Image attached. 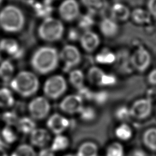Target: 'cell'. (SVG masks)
Masks as SVG:
<instances>
[{
  "label": "cell",
  "instance_id": "cell-1",
  "mask_svg": "<svg viewBox=\"0 0 156 156\" xmlns=\"http://www.w3.org/2000/svg\"><path fill=\"white\" fill-rule=\"evenodd\" d=\"M60 55L52 46H43L37 48L30 57V65L35 73L45 75L53 72L58 66Z\"/></svg>",
  "mask_w": 156,
  "mask_h": 156
},
{
  "label": "cell",
  "instance_id": "cell-2",
  "mask_svg": "<svg viewBox=\"0 0 156 156\" xmlns=\"http://www.w3.org/2000/svg\"><path fill=\"white\" fill-rule=\"evenodd\" d=\"M9 83L10 89L23 98L34 96L40 87V81L37 74L27 70L21 71L16 74Z\"/></svg>",
  "mask_w": 156,
  "mask_h": 156
},
{
  "label": "cell",
  "instance_id": "cell-3",
  "mask_svg": "<svg viewBox=\"0 0 156 156\" xmlns=\"http://www.w3.org/2000/svg\"><path fill=\"white\" fill-rule=\"evenodd\" d=\"M24 23V15L18 7L8 5L0 11V27L5 32H18L22 30Z\"/></svg>",
  "mask_w": 156,
  "mask_h": 156
},
{
  "label": "cell",
  "instance_id": "cell-4",
  "mask_svg": "<svg viewBox=\"0 0 156 156\" xmlns=\"http://www.w3.org/2000/svg\"><path fill=\"white\" fill-rule=\"evenodd\" d=\"M63 23L55 18L47 17L44 19L38 28V35L46 42H55L60 40L64 34Z\"/></svg>",
  "mask_w": 156,
  "mask_h": 156
},
{
  "label": "cell",
  "instance_id": "cell-5",
  "mask_svg": "<svg viewBox=\"0 0 156 156\" xmlns=\"http://www.w3.org/2000/svg\"><path fill=\"white\" fill-rule=\"evenodd\" d=\"M67 88L66 79L62 75L55 74L45 80L43 86V92L48 99L56 100L65 93Z\"/></svg>",
  "mask_w": 156,
  "mask_h": 156
},
{
  "label": "cell",
  "instance_id": "cell-6",
  "mask_svg": "<svg viewBox=\"0 0 156 156\" xmlns=\"http://www.w3.org/2000/svg\"><path fill=\"white\" fill-rule=\"evenodd\" d=\"M51 108L49 99L44 96H38L34 98L27 105L30 116L35 121L45 119L49 115Z\"/></svg>",
  "mask_w": 156,
  "mask_h": 156
},
{
  "label": "cell",
  "instance_id": "cell-7",
  "mask_svg": "<svg viewBox=\"0 0 156 156\" xmlns=\"http://www.w3.org/2000/svg\"><path fill=\"white\" fill-rule=\"evenodd\" d=\"M87 77L91 84L98 87L113 86L117 82L116 77L113 74L107 73L97 66H91L88 69Z\"/></svg>",
  "mask_w": 156,
  "mask_h": 156
},
{
  "label": "cell",
  "instance_id": "cell-8",
  "mask_svg": "<svg viewBox=\"0 0 156 156\" xmlns=\"http://www.w3.org/2000/svg\"><path fill=\"white\" fill-rule=\"evenodd\" d=\"M60 60L63 63L66 71L74 69L82 60V55L79 49L74 45L66 44L59 52Z\"/></svg>",
  "mask_w": 156,
  "mask_h": 156
},
{
  "label": "cell",
  "instance_id": "cell-9",
  "mask_svg": "<svg viewBox=\"0 0 156 156\" xmlns=\"http://www.w3.org/2000/svg\"><path fill=\"white\" fill-rule=\"evenodd\" d=\"M151 55L143 46L137 47L130 54V63L133 69L140 73L146 71L151 64Z\"/></svg>",
  "mask_w": 156,
  "mask_h": 156
},
{
  "label": "cell",
  "instance_id": "cell-10",
  "mask_svg": "<svg viewBox=\"0 0 156 156\" xmlns=\"http://www.w3.org/2000/svg\"><path fill=\"white\" fill-rule=\"evenodd\" d=\"M130 108L131 117L142 120L147 118L152 110V102L147 98H141L135 101Z\"/></svg>",
  "mask_w": 156,
  "mask_h": 156
},
{
  "label": "cell",
  "instance_id": "cell-11",
  "mask_svg": "<svg viewBox=\"0 0 156 156\" xmlns=\"http://www.w3.org/2000/svg\"><path fill=\"white\" fill-rule=\"evenodd\" d=\"M83 106V100L77 94L67 95L59 103L60 110L68 115L79 114Z\"/></svg>",
  "mask_w": 156,
  "mask_h": 156
},
{
  "label": "cell",
  "instance_id": "cell-12",
  "mask_svg": "<svg viewBox=\"0 0 156 156\" xmlns=\"http://www.w3.org/2000/svg\"><path fill=\"white\" fill-rule=\"evenodd\" d=\"M69 120L64 115L55 113L50 115L46 121L48 129L55 135L63 134L69 127Z\"/></svg>",
  "mask_w": 156,
  "mask_h": 156
},
{
  "label": "cell",
  "instance_id": "cell-13",
  "mask_svg": "<svg viewBox=\"0 0 156 156\" xmlns=\"http://www.w3.org/2000/svg\"><path fill=\"white\" fill-rule=\"evenodd\" d=\"M79 5L76 0H63L59 5V15L65 21L74 20L79 17Z\"/></svg>",
  "mask_w": 156,
  "mask_h": 156
},
{
  "label": "cell",
  "instance_id": "cell-14",
  "mask_svg": "<svg viewBox=\"0 0 156 156\" xmlns=\"http://www.w3.org/2000/svg\"><path fill=\"white\" fill-rule=\"evenodd\" d=\"M79 41L82 48L88 53L95 51L101 43L98 35L91 30L84 31L80 35Z\"/></svg>",
  "mask_w": 156,
  "mask_h": 156
},
{
  "label": "cell",
  "instance_id": "cell-15",
  "mask_svg": "<svg viewBox=\"0 0 156 156\" xmlns=\"http://www.w3.org/2000/svg\"><path fill=\"white\" fill-rule=\"evenodd\" d=\"M0 50L13 58H19L23 55V50L19 43L13 38H5L0 40Z\"/></svg>",
  "mask_w": 156,
  "mask_h": 156
},
{
  "label": "cell",
  "instance_id": "cell-16",
  "mask_svg": "<svg viewBox=\"0 0 156 156\" xmlns=\"http://www.w3.org/2000/svg\"><path fill=\"white\" fill-rule=\"evenodd\" d=\"M29 140L32 146L43 148L51 141V136L48 129L37 127L30 134Z\"/></svg>",
  "mask_w": 156,
  "mask_h": 156
},
{
  "label": "cell",
  "instance_id": "cell-17",
  "mask_svg": "<svg viewBox=\"0 0 156 156\" xmlns=\"http://www.w3.org/2000/svg\"><path fill=\"white\" fill-rule=\"evenodd\" d=\"M99 29L101 34L105 37L112 38L116 35L119 31L117 21L110 18H104L99 24Z\"/></svg>",
  "mask_w": 156,
  "mask_h": 156
},
{
  "label": "cell",
  "instance_id": "cell-18",
  "mask_svg": "<svg viewBox=\"0 0 156 156\" xmlns=\"http://www.w3.org/2000/svg\"><path fill=\"white\" fill-rule=\"evenodd\" d=\"M131 12L127 6L122 3L114 4L110 9L111 18L116 21H126L130 17Z\"/></svg>",
  "mask_w": 156,
  "mask_h": 156
},
{
  "label": "cell",
  "instance_id": "cell-19",
  "mask_svg": "<svg viewBox=\"0 0 156 156\" xmlns=\"http://www.w3.org/2000/svg\"><path fill=\"white\" fill-rule=\"evenodd\" d=\"M15 68L13 62L5 59L0 62V79L5 83H10L15 76Z\"/></svg>",
  "mask_w": 156,
  "mask_h": 156
},
{
  "label": "cell",
  "instance_id": "cell-20",
  "mask_svg": "<svg viewBox=\"0 0 156 156\" xmlns=\"http://www.w3.org/2000/svg\"><path fill=\"white\" fill-rule=\"evenodd\" d=\"M19 133L16 126L5 125L1 131L0 136L5 144H11L17 141Z\"/></svg>",
  "mask_w": 156,
  "mask_h": 156
},
{
  "label": "cell",
  "instance_id": "cell-21",
  "mask_svg": "<svg viewBox=\"0 0 156 156\" xmlns=\"http://www.w3.org/2000/svg\"><path fill=\"white\" fill-rule=\"evenodd\" d=\"M116 60V54L113 51L107 48L100 50L95 56V60L99 65H112L115 63Z\"/></svg>",
  "mask_w": 156,
  "mask_h": 156
},
{
  "label": "cell",
  "instance_id": "cell-22",
  "mask_svg": "<svg viewBox=\"0 0 156 156\" xmlns=\"http://www.w3.org/2000/svg\"><path fill=\"white\" fill-rule=\"evenodd\" d=\"M81 2L91 14L104 12L108 5L107 0H81Z\"/></svg>",
  "mask_w": 156,
  "mask_h": 156
},
{
  "label": "cell",
  "instance_id": "cell-23",
  "mask_svg": "<svg viewBox=\"0 0 156 156\" xmlns=\"http://www.w3.org/2000/svg\"><path fill=\"white\" fill-rule=\"evenodd\" d=\"M16 126L20 133L26 135H30L37 128L35 120L30 116L20 117Z\"/></svg>",
  "mask_w": 156,
  "mask_h": 156
},
{
  "label": "cell",
  "instance_id": "cell-24",
  "mask_svg": "<svg viewBox=\"0 0 156 156\" xmlns=\"http://www.w3.org/2000/svg\"><path fill=\"white\" fill-rule=\"evenodd\" d=\"M76 156H99L98 146L93 141H85L77 148Z\"/></svg>",
  "mask_w": 156,
  "mask_h": 156
},
{
  "label": "cell",
  "instance_id": "cell-25",
  "mask_svg": "<svg viewBox=\"0 0 156 156\" xmlns=\"http://www.w3.org/2000/svg\"><path fill=\"white\" fill-rule=\"evenodd\" d=\"M15 102V99L13 91L7 87L0 88V108L3 109H9Z\"/></svg>",
  "mask_w": 156,
  "mask_h": 156
},
{
  "label": "cell",
  "instance_id": "cell-26",
  "mask_svg": "<svg viewBox=\"0 0 156 156\" xmlns=\"http://www.w3.org/2000/svg\"><path fill=\"white\" fill-rule=\"evenodd\" d=\"M68 80L69 83L77 90L85 86V74L80 69L74 68L69 71Z\"/></svg>",
  "mask_w": 156,
  "mask_h": 156
},
{
  "label": "cell",
  "instance_id": "cell-27",
  "mask_svg": "<svg viewBox=\"0 0 156 156\" xmlns=\"http://www.w3.org/2000/svg\"><path fill=\"white\" fill-rule=\"evenodd\" d=\"M143 143L144 146L151 151L156 152V128L150 127L143 134Z\"/></svg>",
  "mask_w": 156,
  "mask_h": 156
},
{
  "label": "cell",
  "instance_id": "cell-28",
  "mask_svg": "<svg viewBox=\"0 0 156 156\" xmlns=\"http://www.w3.org/2000/svg\"><path fill=\"white\" fill-rule=\"evenodd\" d=\"M133 135L132 128L126 122H121L115 129V136L121 141L130 140Z\"/></svg>",
  "mask_w": 156,
  "mask_h": 156
},
{
  "label": "cell",
  "instance_id": "cell-29",
  "mask_svg": "<svg viewBox=\"0 0 156 156\" xmlns=\"http://www.w3.org/2000/svg\"><path fill=\"white\" fill-rule=\"evenodd\" d=\"M69 139L63 134L55 135L51 141L50 148L55 153L66 150L69 146Z\"/></svg>",
  "mask_w": 156,
  "mask_h": 156
},
{
  "label": "cell",
  "instance_id": "cell-30",
  "mask_svg": "<svg viewBox=\"0 0 156 156\" xmlns=\"http://www.w3.org/2000/svg\"><path fill=\"white\" fill-rule=\"evenodd\" d=\"M130 17L134 23L138 24L144 25L150 23L152 16L147 10L137 8L131 12Z\"/></svg>",
  "mask_w": 156,
  "mask_h": 156
},
{
  "label": "cell",
  "instance_id": "cell-31",
  "mask_svg": "<svg viewBox=\"0 0 156 156\" xmlns=\"http://www.w3.org/2000/svg\"><path fill=\"white\" fill-rule=\"evenodd\" d=\"M10 156H37V154L33 146L24 143L18 145Z\"/></svg>",
  "mask_w": 156,
  "mask_h": 156
},
{
  "label": "cell",
  "instance_id": "cell-32",
  "mask_svg": "<svg viewBox=\"0 0 156 156\" xmlns=\"http://www.w3.org/2000/svg\"><path fill=\"white\" fill-rule=\"evenodd\" d=\"M105 156H126L123 145L118 141L111 143L106 148Z\"/></svg>",
  "mask_w": 156,
  "mask_h": 156
},
{
  "label": "cell",
  "instance_id": "cell-33",
  "mask_svg": "<svg viewBox=\"0 0 156 156\" xmlns=\"http://www.w3.org/2000/svg\"><path fill=\"white\" fill-rule=\"evenodd\" d=\"M79 115L81 120L88 122L93 121L96 118L97 112L91 106H83Z\"/></svg>",
  "mask_w": 156,
  "mask_h": 156
},
{
  "label": "cell",
  "instance_id": "cell-34",
  "mask_svg": "<svg viewBox=\"0 0 156 156\" xmlns=\"http://www.w3.org/2000/svg\"><path fill=\"white\" fill-rule=\"evenodd\" d=\"M115 116L119 121L126 122L131 117L130 108L126 105L118 107L115 111Z\"/></svg>",
  "mask_w": 156,
  "mask_h": 156
},
{
  "label": "cell",
  "instance_id": "cell-35",
  "mask_svg": "<svg viewBox=\"0 0 156 156\" xmlns=\"http://www.w3.org/2000/svg\"><path fill=\"white\" fill-rule=\"evenodd\" d=\"M94 22L93 16L90 14H86L79 17L78 20V26L84 31L88 30H90V28L93 26Z\"/></svg>",
  "mask_w": 156,
  "mask_h": 156
},
{
  "label": "cell",
  "instance_id": "cell-36",
  "mask_svg": "<svg viewBox=\"0 0 156 156\" xmlns=\"http://www.w3.org/2000/svg\"><path fill=\"white\" fill-rule=\"evenodd\" d=\"M1 118L5 125L16 126L20 118L15 112L7 110L2 113Z\"/></svg>",
  "mask_w": 156,
  "mask_h": 156
},
{
  "label": "cell",
  "instance_id": "cell-37",
  "mask_svg": "<svg viewBox=\"0 0 156 156\" xmlns=\"http://www.w3.org/2000/svg\"><path fill=\"white\" fill-rule=\"evenodd\" d=\"M108 99V94L105 91H94L93 101L98 105L104 104Z\"/></svg>",
  "mask_w": 156,
  "mask_h": 156
},
{
  "label": "cell",
  "instance_id": "cell-38",
  "mask_svg": "<svg viewBox=\"0 0 156 156\" xmlns=\"http://www.w3.org/2000/svg\"><path fill=\"white\" fill-rule=\"evenodd\" d=\"M78 95L84 101H93L94 91L91 90L88 87L84 86L78 90Z\"/></svg>",
  "mask_w": 156,
  "mask_h": 156
},
{
  "label": "cell",
  "instance_id": "cell-39",
  "mask_svg": "<svg viewBox=\"0 0 156 156\" xmlns=\"http://www.w3.org/2000/svg\"><path fill=\"white\" fill-rule=\"evenodd\" d=\"M81 34H79L78 30L76 29H71L68 34V38L71 41L79 40Z\"/></svg>",
  "mask_w": 156,
  "mask_h": 156
},
{
  "label": "cell",
  "instance_id": "cell-40",
  "mask_svg": "<svg viewBox=\"0 0 156 156\" xmlns=\"http://www.w3.org/2000/svg\"><path fill=\"white\" fill-rule=\"evenodd\" d=\"M147 80L152 86H156V68L149 71L147 76Z\"/></svg>",
  "mask_w": 156,
  "mask_h": 156
},
{
  "label": "cell",
  "instance_id": "cell-41",
  "mask_svg": "<svg viewBox=\"0 0 156 156\" xmlns=\"http://www.w3.org/2000/svg\"><path fill=\"white\" fill-rule=\"evenodd\" d=\"M147 11L151 16L156 17V0H149L147 2Z\"/></svg>",
  "mask_w": 156,
  "mask_h": 156
},
{
  "label": "cell",
  "instance_id": "cell-42",
  "mask_svg": "<svg viewBox=\"0 0 156 156\" xmlns=\"http://www.w3.org/2000/svg\"><path fill=\"white\" fill-rule=\"evenodd\" d=\"M37 156H55V155L50 147H43L37 154Z\"/></svg>",
  "mask_w": 156,
  "mask_h": 156
},
{
  "label": "cell",
  "instance_id": "cell-43",
  "mask_svg": "<svg viewBox=\"0 0 156 156\" xmlns=\"http://www.w3.org/2000/svg\"><path fill=\"white\" fill-rule=\"evenodd\" d=\"M127 156H147V154L143 149L136 148L132 150Z\"/></svg>",
  "mask_w": 156,
  "mask_h": 156
},
{
  "label": "cell",
  "instance_id": "cell-44",
  "mask_svg": "<svg viewBox=\"0 0 156 156\" xmlns=\"http://www.w3.org/2000/svg\"><path fill=\"white\" fill-rule=\"evenodd\" d=\"M0 156H10L6 149V146H0Z\"/></svg>",
  "mask_w": 156,
  "mask_h": 156
},
{
  "label": "cell",
  "instance_id": "cell-45",
  "mask_svg": "<svg viewBox=\"0 0 156 156\" xmlns=\"http://www.w3.org/2000/svg\"><path fill=\"white\" fill-rule=\"evenodd\" d=\"M63 156H76L75 154H66V155H64Z\"/></svg>",
  "mask_w": 156,
  "mask_h": 156
},
{
  "label": "cell",
  "instance_id": "cell-46",
  "mask_svg": "<svg viewBox=\"0 0 156 156\" xmlns=\"http://www.w3.org/2000/svg\"><path fill=\"white\" fill-rule=\"evenodd\" d=\"M44 1H47V2H51L52 1H55V0H44Z\"/></svg>",
  "mask_w": 156,
  "mask_h": 156
},
{
  "label": "cell",
  "instance_id": "cell-47",
  "mask_svg": "<svg viewBox=\"0 0 156 156\" xmlns=\"http://www.w3.org/2000/svg\"><path fill=\"white\" fill-rule=\"evenodd\" d=\"M1 51L0 50V62H1Z\"/></svg>",
  "mask_w": 156,
  "mask_h": 156
},
{
  "label": "cell",
  "instance_id": "cell-48",
  "mask_svg": "<svg viewBox=\"0 0 156 156\" xmlns=\"http://www.w3.org/2000/svg\"><path fill=\"white\" fill-rule=\"evenodd\" d=\"M2 0H0V5H1V4L2 3Z\"/></svg>",
  "mask_w": 156,
  "mask_h": 156
}]
</instances>
